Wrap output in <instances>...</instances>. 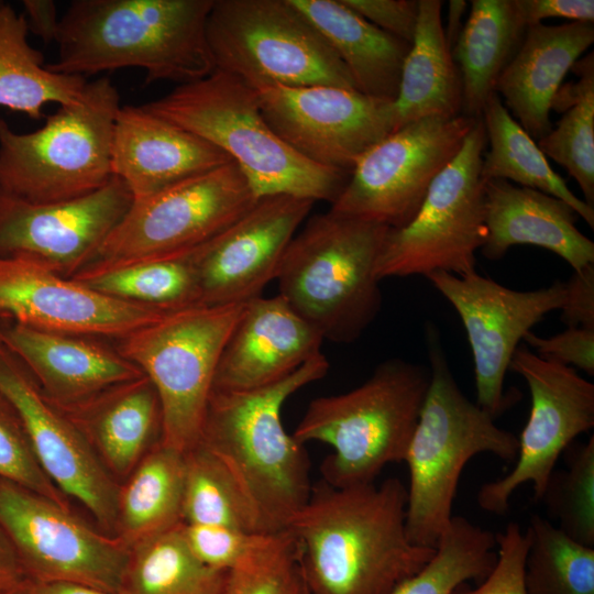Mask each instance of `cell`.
Returning <instances> with one entry per match:
<instances>
[{"instance_id":"obj_1","label":"cell","mask_w":594,"mask_h":594,"mask_svg":"<svg viewBox=\"0 0 594 594\" xmlns=\"http://www.w3.org/2000/svg\"><path fill=\"white\" fill-rule=\"evenodd\" d=\"M407 488L397 477L351 487L312 484L289 530L299 544L309 594H392L436 548L406 530Z\"/></svg>"},{"instance_id":"obj_2","label":"cell","mask_w":594,"mask_h":594,"mask_svg":"<svg viewBox=\"0 0 594 594\" xmlns=\"http://www.w3.org/2000/svg\"><path fill=\"white\" fill-rule=\"evenodd\" d=\"M213 0H75L61 16L55 73L85 77L140 68L145 82L210 75L206 26Z\"/></svg>"},{"instance_id":"obj_3","label":"cell","mask_w":594,"mask_h":594,"mask_svg":"<svg viewBox=\"0 0 594 594\" xmlns=\"http://www.w3.org/2000/svg\"><path fill=\"white\" fill-rule=\"evenodd\" d=\"M328 370V360L319 353L273 385L211 393L199 444L233 477L263 534L286 530L311 493L307 450L285 430L282 408Z\"/></svg>"},{"instance_id":"obj_4","label":"cell","mask_w":594,"mask_h":594,"mask_svg":"<svg viewBox=\"0 0 594 594\" xmlns=\"http://www.w3.org/2000/svg\"><path fill=\"white\" fill-rule=\"evenodd\" d=\"M142 107L221 150L258 199L287 195L331 205L349 180L294 151L265 120L255 89L220 69Z\"/></svg>"},{"instance_id":"obj_5","label":"cell","mask_w":594,"mask_h":594,"mask_svg":"<svg viewBox=\"0 0 594 594\" xmlns=\"http://www.w3.org/2000/svg\"><path fill=\"white\" fill-rule=\"evenodd\" d=\"M429 385L404 461L409 470L406 530L420 547L436 548L452 518L463 468L479 453L514 461L518 438L469 399L458 385L439 341L427 330Z\"/></svg>"},{"instance_id":"obj_6","label":"cell","mask_w":594,"mask_h":594,"mask_svg":"<svg viewBox=\"0 0 594 594\" xmlns=\"http://www.w3.org/2000/svg\"><path fill=\"white\" fill-rule=\"evenodd\" d=\"M388 230L330 210L310 217L285 251L278 295L324 340L354 342L382 307L376 263Z\"/></svg>"},{"instance_id":"obj_7","label":"cell","mask_w":594,"mask_h":594,"mask_svg":"<svg viewBox=\"0 0 594 594\" xmlns=\"http://www.w3.org/2000/svg\"><path fill=\"white\" fill-rule=\"evenodd\" d=\"M429 378L425 366L386 360L360 386L311 400L292 435L333 449L320 465L327 484H372L386 465L404 461Z\"/></svg>"},{"instance_id":"obj_8","label":"cell","mask_w":594,"mask_h":594,"mask_svg":"<svg viewBox=\"0 0 594 594\" xmlns=\"http://www.w3.org/2000/svg\"><path fill=\"white\" fill-rule=\"evenodd\" d=\"M120 95L109 77L87 81L36 131L18 133L0 119V190L57 202L91 194L113 177L111 146Z\"/></svg>"},{"instance_id":"obj_9","label":"cell","mask_w":594,"mask_h":594,"mask_svg":"<svg viewBox=\"0 0 594 594\" xmlns=\"http://www.w3.org/2000/svg\"><path fill=\"white\" fill-rule=\"evenodd\" d=\"M245 304L165 310L123 337L119 353L157 394L161 444L185 454L199 443L218 363Z\"/></svg>"},{"instance_id":"obj_10","label":"cell","mask_w":594,"mask_h":594,"mask_svg":"<svg viewBox=\"0 0 594 594\" xmlns=\"http://www.w3.org/2000/svg\"><path fill=\"white\" fill-rule=\"evenodd\" d=\"M206 34L216 69L253 88L356 89L337 53L292 0H213Z\"/></svg>"},{"instance_id":"obj_11","label":"cell","mask_w":594,"mask_h":594,"mask_svg":"<svg viewBox=\"0 0 594 594\" xmlns=\"http://www.w3.org/2000/svg\"><path fill=\"white\" fill-rule=\"evenodd\" d=\"M258 198L234 162L175 183L132 205L84 270L194 253L248 212Z\"/></svg>"},{"instance_id":"obj_12","label":"cell","mask_w":594,"mask_h":594,"mask_svg":"<svg viewBox=\"0 0 594 594\" xmlns=\"http://www.w3.org/2000/svg\"><path fill=\"white\" fill-rule=\"evenodd\" d=\"M486 150L476 119L455 158L431 184L415 217L388 230L376 263L378 279L475 272V254L486 239L481 167Z\"/></svg>"},{"instance_id":"obj_13","label":"cell","mask_w":594,"mask_h":594,"mask_svg":"<svg viewBox=\"0 0 594 594\" xmlns=\"http://www.w3.org/2000/svg\"><path fill=\"white\" fill-rule=\"evenodd\" d=\"M476 119L433 116L395 130L363 154L329 210L391 229L405 227Z\"/></svg>"},{"instance_id":"obj_14","label":"cell","mask_w":594,"mask_h":594,"mask_svg":"<svg viewBox=\"0 0 594 594\" xmlns=\"http://www.w3.org/2000/svg\"><path fill=\"white\" fill-rule=\"evenodd\" d=\"M0 527L28 579L77 582L119 594L130 548L97 532L69 508L0 479Z\"/></svg>"},{"instance_id":"obj_15","label":"cell","mask_w":594,"mask_h":594,"mask_svg":"<svg viewBox=\"0 0 594 594\" xmlns=\"http://www.w3.org/2000/svg\"><path fill=\"white\" fill-rule=\"evenodd\" d=\"M509 370L525 380L531 408L518 438L515 466L477 493L480 507L497 515L508 510L510 496L525 483L532 484L539 501L559 457L594 427V384L575 369L544 360L520 343Z\"/></svg>"},{"instance_id":"obj_16","label":"cell","mask_w":594,"mask_h":594,"mask_svg":"<svg viewBox=\"0 0 594 594\" xmlns=\"http://www.w3.org/2000/svg\"><path fill=\"white\" fill-rule=\"evenodd\" d=\"M273 131L308 161L346 174L395 131L394 101L336 86L254 88Z\"/></svg>"},{"instance_id":"obj_17","label":"cell","mask_w":594,"mask_h":594,"mask_svg":"<svg viewBox=\"0 0 594 594\" xmlns=\"http://www.w3.org/2000/svg\"><path fill=\"white\" fill-rule=\"evenodd\" d=\"M427 278L462 321L473 355L475 403L496 418L513 404L504 381L514 352L535 324L561 309L564 283L522 292L476 271L463 276L435 272Z\"/></svg>"},{"instance_id":"obj_18","label":"cell","mask_w":594,"mask_h":594,"mask_svg":"<svg viewBox=\"0 0 594 594\" xmlns=\"http://www.w3.org/2000/svg\"><path fill=\"white\" fill-rule=\"evenodd\" d=\"M132 201L116 176L91 194L57 202H30L0 190V255H25L73 277L92 262Z\"/></svg>"},{"instance_id":"obj_19","label":"cell","mask_w":594,"mask_h":594,"mask_svg":"<svg viewBox=\"0 0 594 594\" xmlns=\"http://www.w3.org/2000/svg\"><path fill=\"white\" fill-rule=\"evenodd\" d=\"M0 394L11 404L42 471L79 501L103 528H114L119 487L77 426L44 396L24 365L0 342Z\"/></svg>"},{"instance_id":"obj_20","label":"cell","mask_w":594,"mask_h":594,"mask_svg":"<svg viewBox=\"0 0 594 594\" xmlns=\"http://www.w3.org/2000/svg\"><path fill=\"white\" fill-rule=\"evenodd\" d=\"M314 201L262 197L223 232L194 253L200 302L245 304L276 279L285 251Z\"/></svg>"},{"instance_id":"obj_21","label":"cell","mask_w":594,"mask_h":594,"mask_svg":"<svg viewBox=\"0 0 594 594\" xmlns=\"http://www.w3.org/2000/svg\"><path fill=\"white\" fill-rule=\"evenodd\" d=\"M165 310L100 294L25 255H0V319L72 336L123 338Z\"/></svg>"},{"instance_id":"obj_22","label":"cell","mask_w":594,"mask_h":594,"mask_svg":"<svg viewBox=\"0 0 594 594\" xmlns=\"http://www.w3.org/2000/svg\"><path fill=\"white\" fill-rule=\"evenodd\" d=\"M320 332L280 296L248 301L221 353L213 391L273 385L321 353Z\"/></svg>"},{"instance_id":"obj_23","label":"cell","mask_w":594,"mask_h":594,"mask_svg":"<svg viewBox=\"0 0 594 594\" xmlns=\"http://www.w3.org/2000/svg\"><path fill=\"white\" fill-rule=\"evenodd\" d=\"M230 162L218 147L142 106H122L117 113L111 169L133 201Z\"/></svg>"},{"instance_id":"obj_24","label":"cell","mask_w":594,"mask_h":594,"mask_svg":"<svg viewBox=\"0 0 594 594\" xmlns=\"http://www.w3.org/2000/svg\"><path fill=\"white\" fill-rule=\"evenodd\" d=\"M0 342L58 407L82 403L144 375L120 353L72 334L12 322L0 327Z\"/></svg>"},{"instance_id":"obj_25","label":"cell","mask_w":594,"mask_h":594,"mask_svg":"<svg viewBox=\"0 0 594 594\" xmlns=\"http://www.w3.org/2000/svg\"><path fill=\"white\" fill-rule=\"evenodd\" d=\"M486 239L481 254L498 261L515 245H535L573 271L594 264V242L578 228L579 215L563 200L504 179L483 180Z\"/></svg>"},{"instance_id":"obj_26","label":"cell","mask_w":594,"mask_h":594,"mask_svg":"<svg viewBox=\"0 0 594 594\" xmlns=\"http://www.w3.org/2000/svg\"><path fill=\"white\" fill-rule=\"evenodd\" d=\"M593 42V22L529 26L498 77L495 92L536 142L552 129L550 110L564 76Z\"/></svg>"},{"instance_id":"obj_27","label":"cell","mask_w":594,"mask_h":594,"mask_svg":"<svg viewBox=\"0 0 594 594\" xmlns=\"http://www.w3.org/2000/svg\"><path fill=\"white\" fill-rule=\"evenodd\" d=\"M59 408L68 411L107 466L120 475L133 471L154 436L161 437L160 400L145 375Z\"/></svg>"},{"instance_id":"obj_28","label":"cell","mask_w":594,"mask_h":594,"mask_svg":"<svg viewBox=\"0 0 594 594\" xmlns=\"http://www.w3.org/2000/svg\"><path fill=\"white\" fill-rule=\"evenodd\" d=\"M349 70L355 88L370 97L396 99L410 44L376 28L342 0H292Z\"/></svg>"},{"instance_id":"obj_29","label":"cell","mask_w":594,"mask_h":594,"mask_svg":"<svg viewBox=\"0 0 594 594\" xmlns=\"http://www.w3.org/2000/svg\"><path fill=\"white\" fill-rule=\"evenodd\" d=\"M442 6L440 0H419L415 36L394 100L395 130L427 117L462 114V81L444 34Z\"/></svg>"},{"instance_id":"obj_30","label":"cell","mask_w":594,"mask_h":594,"mask_svg":"<svg viewBox=\"0 0 594 594\" xmlns=\"http://www.w3.org/2000/svg\"><path fill=\"white\" fill-rule=\"evenodd\" d=\"M526 30L515 0L471 1L469 16L451 50L462 81V116L481 117Z\"/></svg>"},{"instance_id":"obj_31","label":"cell","mask_w":594,"mask_h":594,"mask_svg":"<svg viewBox=\"0 0 594 594\" xmlns=\"http://www.w3.org/2000/svg\"><path fill=\"white\" fill-rule=\"evenodd\" d=\"M481 119L486 133L481 167L483 180L504 179L557 197L594 228V208L574 195L551 168L537 142L512 117L496 92L488 97Z\"/></svg>"},{"instance_id":"obj_32","label":"cell","mask_w":594,"mask_h":594,"mask_svg":"<svg viewBox=\"0 0 594 594\" xmlns=\"http://www.w3.org/2000/svg\"><path fill=\"white\" fill-rule=\"evenodd\" d=\"M185 454L156 443L119 490L116 529L130 549L182 521Z\"/></svg>"},{"instance_id":"obj_33","label":"cell","mask_w":594,"mask_h":594,"mask_svg":"<svg viewBox=\"0 0 594 594\" xmlns=\"http://www.w3.org/2000/svg\"><path fill=\"white\" fill-rule=\"evenodd\" d=\"M28 33L24 13L6 3L0 12V106L38 120L46 103L75 101L87 80L50 70L43 54L29 44Z\"/></svg>"},{"instance_id":"obj_34","label":"cell","mask_w":594,"mask_h":594,"mask_svg":"<svg viewBox=\"0 0 594 594\" xmlns=\"http://www.w3.org/2000/svg\"><path fill=\"white\" fill-rule=\"evenodd\" d=\"M182 524L130 549L119 594H222L227 572L213 570L191 552Z\"/></svg>"},{"instance_id":"obj_35","label":"cell","mask_w":594,"mask_h":594,"mask_svg":"<svg viewBox=\"0 0 594 594\" xmlns=\"http://www.w3.org/2000/svg\"><path fill=\"white\" fill-rule=\"evenodd\" d=\"M572 69L579 80L560 87L551 109L563 112L556 128L537 141L544 156L563 166L594 208V57L593 52Z\"/></svg>"},{"instance_id":"obj_36","label":"cell","mask_w":594,"mask_h":594,"mask_svg":"<svg viewBox=\"0 0 594 594\" xmlns=\"http://www.w3.org/2000/svg\"><path fill=\"white\" fill-rule=\"evenodd\" d=\"M194 253L106 270H84L72 278L109 297L161 309L199 305Z\"/></svg>"},{"instance_id":"obj_37","label":"cell","mask_w":594,"mask_h":594,"mask_svg":"<svg viewBox=\"0 0 594 594\" xmlns=\"http://www.w3.org/2000/svg\"><path fill=\"white\" fill-rule=\"evenodd\" d=\"M496 560V534L452 516L432 558L392 594H451L470 580L483 581Z\"/></svg>"},{"instance_id":"obj_38","label":"cell","mask_w":594,"mask_h":594,"mask_svg":"<svg viewBox=\"0 0 594 594\" xmlns=\"http://www.w3.org/2000/svg\"><path fill=\"white\" fill-rule=\"evenodd\" d=\"M526 535L527 594H594V547L573 540L540 515L531 516Z\"/></svg>"},{"instance_id":"obj_39","label":"cell","mask_w":594,"mask_h":594,"mask_svg":"<svg viewBox=\"0 0 594 594\" xmlns=\"http://www.w3.org/2000/svg\"><path fill=\"white\" fill-rule=\"evenodd\" d=\"M182 521L263 534L253 508L233 477L199 443L185 453Z\"/></svg>"},{"instance_id":"obj_40","label":"cell","mask_w":594,"mask_h":594,"mask_svg":"<svg viewBox=\"0 0 594 594\" xmlns=\"http://www.w3.org/2000/svg\"><path fill=\"white\" fill-rule=\"evenodd\" d=\"M566 469L553 471L539 501L573 540L594 547V437L568 447Z\"/></svg>"},{"instance_id":"obj_41","label":"cell","mask_w":594,"mask_h":594,"mask_svg":"<svg viewBox=\"0 0 594 594\" xmlns=\"http://www.w3.org/2000/svg\"><path fill=\"white\" fill-rule=\"evenodd\" d=\"M222 594H309L299 544L289 530L266 541L227 571Z\"/></svg>"},{"instance_id":"obj_42","label":"cell","mask_w":594,"mask_h":594,"mask_svg":"<svg viewBox=\"0 0 594 594\" xmlns=\"http://www.w3.org/2000/svg\"><path fill=\"white\" fill-rule=\"evenodd\" d=\"M0 479L23 486L68 508L64 494L42 471L24 427L0 394Z\"/></svg>"},{"instance_id":"obj_43","label":"cell","mask_w":594,"mask_h":594,"mask_svg":"<svg viewBox=\"0 0 594 594\" xmlns=\"http://www.w3.org/2000/svg\"><path fill=\"white\" fill-rule=\"evenodd\" d=\"M191 552L207 566L227 572L262 546L272 534L248 532L234 528L182 524Z\"/></svg>"},{"instance_id":"obj_44","label":"cell","mask_w":594,"mask_h":594,"mask_svg":"<svg viewBox=\"0 0 594 594\" xmlns=\"http://www.w3.org/2000/svg\"><path fill=\"white\" fill-rule=\"evenodd\" d=\"M497 560L475 588L466 583L451 594H527L524 582L525 560L528 549L526 532L516 522L507 525L503 534H496Z\"/></svg>"},{"instance_id":"obj_45","label":"cell","mask_w":594,"mask_h":594,"mask_svg":"<svg viewBox=\"0 0 594 594\" xmlns=\"http://www.w3.org/2000/svg\"><path fill=\"white\" fill-rule=\"evenodd\" d=\"M537 355L561 365L594 375V328L566 327L550 338L529 331L522 339Z\"/></svg>"},{"instance_id":"obj_46","label":"cell","mask_w":594,"mask_h":594,"mask_svg":"<svg viewBox=\"0 0 594 594\" xmlns=\"http://www.w3.org/2000/svg\"><path fill=\"white\" fill-rule=\"evenodd\" d=\"M382 31L411 44L419 13V0H342Z\"/></svg>"},{"instance_id":"obj_47","label":"cell","mask_w":594,"mask_h":594,"mask_svg":"<svg viewBox=\"0 0 594 594\" xmlns=\"http://www.w3.org/2000/svg\"><path fill=\"white\" fill-rule=\"evenodd\" d=\"M564 288L561 321L566 327L594 328V264L573 271Z\"/></svg>"},{"instance_id":"obj_48","label":"cell","mask_w":594,"mask_h":594,"mask_svg":"<svg viewBox=\"0 0 594 594\" xmlns=\"http://www.w3.org/2000/svg\"><path fill=\"white\" fill-rule=\"evenodd\" d=\"M518 14L526 28L549 18L570 22H593V0H515Z\"/></svg>"},{"instance_id":"obj_49","label":"cell","mask_w":594,"mask_h":594,"mask_svg":"<svg viewBox=\"0 0 594 594\" xmlns=\"http://www.w3.org/2000/svg\"><path fill=\"white\" fill-rule=\"evenodd\" d=\"M22 4L29 32L38 36L45 44L56 42L61 18H58L55 2L23 0Z\"/></svg>"},{"instance_id":"obj_50","label":"cell","mask_w":594,"mask_h":594,"mask_svg":"<svg viewBox=\"0 0 594 594\" xmlns=\"http://www.w3.org/2000/svg\"><path fill=\"white\" fill-rule=\"evenodd\" d=\"M26 579L19 557L0 527V591Z\"/></svg>"},{"instance_id":"obj_51","label":"cell","mask_w":594,"mask_h":594,"mask_svg":"<svg viewBox=\"0 0 594 594\" xmlns=\"http://www.w3.org/2000/svg\"><path fill=\"white\" fill-rule=\"evenodd\" d=\"M28 580L32 594H110L77 582Z\"/></svg>"},{"instance_id":"obj_52","label":"cell","mask_w":594,"mask_h":594,"mask_svg":"<svg viewBox=\"0 0 594 594\" xmlns=\"http://www.w3.org/2000/svg\"><path fill=\"white\" fill-rule=\"evenodd\" d=\"M466 8L468 3L464 0L449 1L448 26L444 29V34L451 50L462 30V16L465 13Z\"/></svg>"},{"instance_id":"obj_53","label":"cell","mask_w":594,"mask_h":594,"mask_svg":"<svg viewBox=\"0 0 594 594\" xmlns=\"http://www.w3.org/2000/svg\"><path fill=\"white\" fill-rule=\"evenodd\" d=\"M0 594H32L28 578L0 591Z\"/></svg>"},{"instance_id":"obj_54","label":"cell","mask_w":594,"mask_h":594,"mask_svg":"<svg viewBox=\"0 0 594 594\" xmlns=\"http://www.w3.org/2000/svg\"><path fill=\"white\" fill-rule=\"evenodd\" d=\"M6 6V2L0 1V12L2 11L3 7Z\"/></svg>"}]
</instances>
